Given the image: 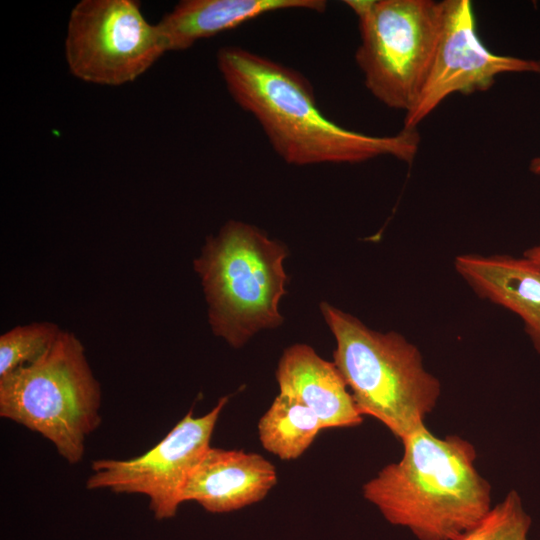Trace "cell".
I'll return each instance as SVG.
<instances>
[{"label":"cell","instance_id":"18","mask_svg":"<svg viewBox=\"0 0 540 540\" xmlns=\"http://www.w3.org/2000/svg\"><path fill=\"white\" fill-rule=\"evenodd\" d=\"M530 170L533 173L540 174V157H537L532 160L530 164Z\"/></svg>","mask_w":540,"mask_h":540},{"label":"cell","instance_id":"15","mask_svg":"<svg viewBox=\"0 0 540 540\" xmlns=\"http://www.w3.org/2000/svg\"><path fill=\"white\" fill-rule=\"evenodd\" d=\"M62 329L52 322L19 325L0 336V378L41 358Z\"/></svg>","mask_w":540,"mask_h":540},{"label":"cell","instance_id":"3","mask_svg":"<svg viewBox=\"0 0 540 540\" xmlns=\"http://www.w3.org/2000/svg\"><path fill=\"white\" fill-rule=\"evenodd\" d=\"M323 317L336 340L333 363L357 409L402 441L425 425L441 394L418 348L396 332L381 333L326 302Z\"/></svg>","mask_w":540,"mask_h":540},{"label":"cell","instance_id":"4","mask_svg":"<svg viewBox=\"0 0 540 540\" xmlns=\"http://www.w3.org/2000/svg\"><path fill=\"white\" fill-rule=\"evenodd\" d=\"M287 250L258 228L230 220L194 260L212 332L240 348L258 331L281 325Z\"/></svg>","mask_w":540,"mask_h":540},{"label":"cell","instance_id":"2","mask_svg":"<svg viewBox=\"0 0 540 540\" xmlns=\"http://www.w3.org/2000/svg\"><path fill=\"white\" fill-rule=\"evenodd\" d=\"M403 455L363 485L383 517L418 540H455L492 507L491 486L475 467L474 446L426 425L402 441Z\"/></svg>","mask_w":540,"mask_h":540},{"label":"cell","instance_id":"11","mask_svg":"<svg viewBox=\"0 0 540 540\" xmlns=\"http://www.w3.org/2000/svg\"><path fill=\"white\" fill-rule=\"evenodd\" d=\"M276 379L279 393L313 411L323 429L354 427L363 422L335 364L321 358L306 344H294L284 350Z\"/></svg>","mask_w":540,"mask_h":540},{"label":"cell","instance_id":"14","mask_svg":"<svg viewBox=\"0 0 540 540\" xmlns=\"http://www.w3.org/2000/svg\"><path fill=\"white\" fill-rule=\"evenodd\" d=\"M321 430L323 426L313 411L280 393L258 423L263 448L282 460L300 457Z\"/></svg>","mask_w":540,"mask_h":540},{"label":"cell","instance_id":"7","mask_svg":"<svg viewBox=\"0 0 540 540\" xmlns=\"http://www.w3.org/2000/svg\"><path fill=\"white\" fill-rule=\"evenodd\" d=\"M65 58L78 79L108 86L133 82L166 53L157 25L134 0H81L71 10Z\"/></svg>","mask_w":540,"mask_h":540},{"label":"cell","instance_id":"8","mask_svg":"<svg viewBox=\"0 0 540 540\" xmlns=\"http://www.w3.org/2000/svg\"><path fill=\"white\" fill-rule=\"evenodd\" d=\"M227 401V397L220 398L210 412L199 417L190 410L164 438L137 457L94 460L86 488L144 495L156 519L174 517L182 504L184 486L209 449Z\"/></svg>","mask_w":540,"mask_h":540},{"label":"cell","instance_id":"9","mask_svg":"<svg viewBox=\"0 0 540 540\" xmlns=\"http://www.w3.org/2000/svg\"><path fill=\"white\" fill-rule=\"evenodd\" d=\"M442 26L420 95L404 119L415 130L446 97L485 91L495 77L507 72L540 73V61L497 55L480 41L470 0L442 1Z\"/></svg>","mask_w":540,"mask_h":540},{"label":"cell","instance_id":"1","mask_svg":"<svg viewBox=\"0 0 540 540\" xmlns=\"http://www.w3.org/2000/svg\"><path fill=\"white\" fill-rule=\"evenodd\" d=\"M217 67L234 102L261 126L288 164L359 163L379 156L412 162L415 130L374 136L348 130L318 107L308 81L296 70L240 46L217 52Z\"/></svg>","mask_w":540,"mask_h":540},{"label":"cell","instance_id":"13","mask_svg":"<svg viewBox=\"0 0 540 540\" xmlns=\"http://www.w3.org/2000/svg\"><path fill=\"white\" fill-rule=\"evenodd\" d=\"M326 6L324 0H183L156 25L165 51H181L273 11L323 12Z\"/></svg>","mask_w":540,"mask_h":540},{"label":"cell","instance_id":"12","mask_svg":"<svg viewBox=\"0 0 540 540\" xmlns=\"http://www.w3.org/2000/svg\"><path fill=\"white\" fill-rule=\"evenodd\" d=\"M455 269L473 291L517 314L540 353V268L523 256L462 254Z\"/></svg>","mask_w":540,"mask_h":540},{"label":"cell","instance_id":"6","mask_svg":"<svg viewBox=\"0 0 540 540\" xmlns=\"http://www.w3.org/2000/svg\"><path fill=\"white\" fill-rule=\"evenodd\" d=\"M358 19L355 54L370 93L407 113L428 75L442 26V1L347 0Z\"/></svg>","mask_w":540,"mask_h":540},{"label":"cell","instance_id":"16","mask_svg":"<svg viewBox=\"0 0 540 540\" xmlns=\"http://www.w3.org/2000/svg\"><path fill=\"white\" fill-rule=\"evenodd\" d=\"M530 527L521 497L512 490L455 540H528Z\"/></svg>","mask_w":540,"mask_h":540},{"label":"cell","instance_id":"17","mask_svg":"<svg viewBox=\"0 0 540 540\" xmlns=\"http://www.w3.org/2000/svg\"><path fill=\"white\" fill-rule=\"evenodd\" d=\"M524 257L529 259L531 262H533L535 265H537L540 268V244L535 245L528 249L524 253Z\"/></svg>","mask_w":540,"mask_h":540},{"label":"cell","instance_id":"5","mask_svg":"<svg viewBox=\"0 0 540 540\" xmlns=\"http://www.w3.org/2000/svg\"><path fill=\"white\" fill-rule=\"evenodd\" d=\"M101 401L84 346L64 330L41 358L0 378V416L42 435L69 464L101 424Z\"/></svg>","mask_w":540,"mask_h":540},{"label":"cell","instance_id":"10","mask_svg":"<svg viewBox=\"0 0 540 540\" xmlns=\"http://www.w3.org/2000/svg\"><path fill=\"white\" fill-rule=\"evenodd\" d=\"M276 483V469L263 456L210 446L188 478L181 502L195 501L211 513L232 512L261 501Z\"/></svg>","mask_w":540,"mask_h":540}]
</instances>
